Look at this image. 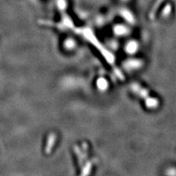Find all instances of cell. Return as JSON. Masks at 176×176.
<instances>
[{"label":"cell","mask_w":176,"mask_h":176,"mask_svg":"<svg viewBox=\"0 0 176 176\" xmlns=\"http://www.w3.org/2000/svg\"><path fill=\"white\" fill-rule=\"evenodd\" d=\"M163 2V0H156V2H155L154 5H153V8H152L151 10H150V19H153L155 16V15H156V11H157L158 8H159V6H160V5L161 4V2Z\"/></svg>","instance_id":"1"}]
</instances>
